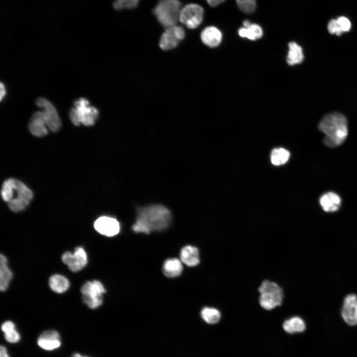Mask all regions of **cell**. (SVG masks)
<instances>
[{
	"label": "cell",
	"instance_id": "cell-7",
	"mask_svg": "<svg viewBox=\"0 0 357 357\" xmlns=\"http://www.w3.org/2000/svg\"><path fill=\"white\" fill-rule=\"evenodd\" d=\"M80 291L83 301L89 308L96 309L103 304V295L106 289L99 281H87L82 286Z\"/></svg>",
	"mask_w": 357,
	"mask_h": 357
},
{
	"label": "cell",
	"instance_id": "cell-17",
	"mask_svg": "<svg viewBox=\"0 0 357 357\" xmlns=\"http://www.w3.org/2000/svg\"><path fill=\"white\" fill-rule=\"evenodd\" d=\"M181 261L189 267H194L200 263L198 249L194 246L186 245L183 247L179 254Z\"/></svg>",
	"mask_w": 357,
	"mask_h": 357
},
{
	"label": "cell",
	"instance_id": "cell-6",
	"mask_svg": "<svg viewBox=\"0 0 357 357\" xmlns=\"http://www.w3.org/2000/svg\"><path fill=\"white\" fill-rule=\"evenodd\" d=\"M89 105V101L83 98L74 102V107L69 112L70 119L74 125L79 126L82 123L85 126H91L95 123L99 112L96 108Z\"/></svg>",
	"mask_w": 357,
	"mask_h": 357
},
{
	"label": "cell",
	"instance_id": "cell-21",
	"mask_svg": "<svg viewBox=\"0 0 357 357\" xmlns=\"http://www.w3.org/2000/svg\"><path fill=\"white\" fill-rule=\"evenodd\" d=\"M7 260L5 255H0V290L5 291L8 288L12 278V273L7 265Z\"/></svg>",
	"mask_w": 357,
	"mask_h": 357
},
{
	"label": "cell",
	"instance_id": "cell-16",
	"mask_svg": "<svg viewBox=\"0 0 357 357\" xmlns=\"http://www.w3.org/2000/svg\"><path fill=\"white\" fill-rule=\"evenodd\" d=\"M200 38L203 44L209 47L218 46L221 42L222 34L216 27L208 26L201 32Z\"/></svg>",
	"mask_w": 357,
	"mask_h": 357
},
{
	"label": "cell",
	"instance_id": "cell-14",
	"mask_svg": "<svg viewBox=\"0 0 357 357\" xmlns=\"http://www.w3.org/2000/svg\"><path fill=\"white\" fill-rule=\"evenodd\" d=\"M38 345L42 349L51 351L61 346L59 333L55 330H48L42 333L37 339Z\"/></svg>",
	"mask_w": 357,
	"mask_h": 357
},
{
	"label": "cell",
	"instance_id": "cell-19",
	"mask_svg": "<svg viewBox=\"0 0 357 357\" xmlns=\"http://www.w3.org/2000/svg\"><path fill=\"white\" fill-rule=\"evenodd\" d=\"M183 270L180 260L177 258L167 259L163 263V272L168 278H176L180 276Z\"/></svg>",
	"mask_w": 357,
	"mask_h": 357
},
{
	"label": "cell",
	"instance_id": "cell-33",
	"mask_svg": "<svg viewBox=\"0 0 357 357\" xmlns=\"http://www.w3.org/2000/svg\"><path fill=\"white\" fill-rule=\"evenodd\" d=\"M0 357H9L6 348L3 346H0Z\"/></svg>",
	"mask_w": 357,
	"mask_h": 357
},
{
	"label": "cell",
	"instance_id": "cell-24",
	"mask_svg": "<svg viewBox=\"0 0 357 357\" xmlns=\"http://www.w3.org/2000/svg\"><path fill=\"white\" fill-rule=\"evenodd\" d=\"M302 48L295 42L289 43V51L287 61L290 65L301 63L303 60Z\"/></svg>",
	"mask_w": 357,
	"mask_h": 357
},
{
	"label": "cell",
	"instance_id": "cell-15",
	"mask_svg": "<svg viewBox=\"0 0 357 357\" xmlns=\"http://www.w3.org/2000/svg\"><path fill=\"white\" fill-rule=\"evenodd\" d=\"M28 128L31 134L36 137H43L48 134V127L42 111H37L32 115L29 122Z\"/></svg>",
	"mask_w": 357,
	"mask_h": 357
},
{
	"label": "cell",
	"instance_id": "cell-8",
	"mask_svg": "<svg viewBox=\"0 0 357 357\" xmlns=\"http://www.w3.org/2000/svg\"><path fill=\"white\" fill-rule=\"evenodd\" d=\"M204 10L196 3H189L181 8L179 21L189 29H195L203 20Z\"/></svg>",
	"mask_w": 357,
	"mask_h": 357
},
{
	"label": "cell",
	"instance_id": "cell-25",
	"mask_svg": "<svg viewBox=\"0 0 357 357\" xmlns=\"http://www.w3.org/2000/svg\"><path fill=\"white\" fill-rule=\"evenodd\" d=\"M1 329L4 333L6 341L10 343H16L20 340V335L17 331L15 325L11 321L4 322L1 326Z\"/></svg>",
	"mask_w": 357,
	"mask_h": 357
},
{
	"label": "cell",
	"instance_id": "cell-4",
	"mask_svg": "<svg viewBox=\"0 0 357 357\" xmlns=\"http://www.w3.org/2000/svg\"><path fill=\"white\" fill-rule=\"evenodd\" d=\"M259 303L264 309L270 310L281 305L284 293L282 288L276 283L265 280L258 288Z\"/></svg>",
	"mask_w": 357,
	"mask_h": 357
},
{
	"label": "cell",
	"instance_id": "cell-22",
	"mask_svg": "<svg viewBox=\"0 0 357 357\" xmlns=\"http://www.w3.org/2000/svg\"><path fill=\"white\" fill-rule=\"evenodd\" d=\"M49 285L51 289L54 292L62 294L68 289L70 283L69 280L65 276L56 274L50 277Z\"/></svg>",
	"mask_w": 357,
	"mask_h": 357
},
{
	"label": "cell",
	"instance_id": "cell-26",
	"mask_svg": "<svg viewBox=\"0 0 357 357\" xmlns=\"http://www.w3.org/2000/svg\"><path fill=\"white\" fill-rule=\"evenodd\" d=\"M202 319L207 323L215 324L219 322L221 318L220 311L213 307L206 306L203 308L200 312Z\"/></svg>",
	"mask_w": 357,
	"mask_h": 357
},
{
	"label": "cell",
	"instance_id": "cell-1",
	"mask_svg": "<svg viewBox=\"0 0 357 357\" xmlns=\"http://www.w3.org/2000/svg\"><path fill=\"white\" fill-rule=\"evenodd\" d=\"M172 215L170 210L161 205H153L139 208L132 226L136 233L149 234L153 231H163L170 226Z\"/></svg>",
	"mask_w": 357,
	"mask_h": 357
},
{
	"label": "cell",
	"instance_id": "cell-35",
	"mask_svg": "<svg viewBox=\"0 0 357 357\" xmlns=\"http://www.w3.org/2000/svg\"><path fill=\"white\" fill-rule=\"evenodd\" d=\"M71 357H89L86 356L82 355L79 353L73 354Z\"/></svg>",
	"mask_w": 357,
	"mask_h": 357
},
{
	"label": "cell",
	"instance_id": "cell-32",
	"mask_svg": "<svg viewBox=\"0 0 357 357\" xmlns=\"http://www.w3.org/2000/svg\"><path fill=\"white\" fill-rule=\"evenodd\" d=\"M209 5L212 7L218 6L222 3L225 0H206Z\"/></svg>",
	"mask_w": 357,
	"mask_h": 357
},
{
	"label": "cell",
	"instance_id": "cell-30",
	"mask_svg": "<svg viewBox=\"0 0 357 357\" xmlns=\"http://www.w3.org/2000/svg\"><path fill=\"white\" fill-rule=\"evenodd\" d=\"M327 28L329 32L332 34L340 35L343 32L342 30L337 19H331L328 24Z\"/></svg>",
	"mask_w": 357,
	"mask_h": 357
},
{
	"label": "cell",
	"instance_id": "cell-34",
	"mask_svg": "<svg viewBox=\"0 0 357 357\" xmlns=\"http://www.w3.org/2000/svg\"><path fill=\"white\" fill-rule=\"evenodd\" d=\"M5 94V90L4 85L2 82L0 83V101L2 99L3 97Z\"/></svg>",
	"mask_w": 357,
	"mask_h": 357
},
{
	"label": "cell",
	"instance_id": "cell-11",
	"mask_svg": "<svg viewBox=\"0 0 357 357\" xmlns=\"http://www.w3.org/2000/svg\"><path fill=\"white\" fill-rule=\"evenodd\" d=\"M62 262L72 272H77L83 269L87 264V254L84 249L80 246L76 247L73 253L65 252L61 256Z\"/></svg>",
	"mask_w": 357,
	"mask_h": 357
},
{
	"label": "cell",
	"instance_id": "cell-31",
	"mask_svg": "<svg viewBox=\"0 0 357 357\" xmlns=\"http://www.w3.org/2000/svg\"><path fill=\"white\" fill-rule=\"evenodd\" d=\"M337 20L343 32L349 31L350 30L351 24L347 18L341 16L338 18Z\"/></svg>",
	"mask_w": 357,
	"mask_h": 357
},
{
	"label": "cell",
	"instance_id": "cell-9",
	"mask_svg": "<svg viewBox=\"0 0 357 357\" xmlns=\"http://www.w3.org/2000/svg\"><path fill=\"white\" fill-rule=\"evenodd\" d=\"M36 105L42 111V115L48 129L53 132L58 131L61 127V121L56 108L47 99L38 98L36 100Z\"/></svg>",
	"mask_w": 357,
	"mask_h": 357
},
{
	"label": "cell",
	"instance_id": "cell-13",
	"mask_svg": "<svg viewBox=\"0 0 357 357\" xmlns=\"http://www.w3.org/2000/svg\"><path fill=\"white\" fill-rule=\"evenodd\" d=\"M94 228L99 233L107 237L117 235L120 231V225L115 219L103 216L97 219L94 223Z\"/></svg>",
	"mask_w": 357,
	"mask_h": 357
},
{
	"label": "cell",
	"instance_id": "cell-23",
	"mask_svg": "<svg viewBox=\"0 0 357 357\" xmlns=\"http://www.w3.org/2000/svg\"><path fill=\"white\" fill-rule=\"evenodd\" d=\"M283 328L287 333L294 334L304 331L306 325L304 321L301 317L294 316L284 322Z\"/></svg>",
	"mask_w": 357,
	"mask_h": 357
},
{
	"label": "cell",
	"instance_id": "cell-27",
	"mask_svg": "<svg viewBox=\"0 0 357 357\" xmlns=\"http://www.w3.org/2000/svg\"><path fill=\"white\" fill-rule=\"evenodd\" d=\"M290 152L283 148L274 149L271 153V163L275 166L285 164L289 159Z\"/></svg>",
	"mask_w": 357,
	"mask_h": 357
},
{
	"label": "cell",
	"instance_id": "cell-2",
	"mask_svg": "<svg viewBox=\"0 0 357 357\" xmlns=\"http://www.w3.org/2000/svg\"><path fill=\"white\" fill-rule=\"evenodd\" d=\"M0 194L2 199L14 212L24 210L33 197L32 191L23 182L14 178H8L3 182Z\"/></svg>",
	"mask_w": 357,
	"mask_h": 357
},
{
	"label": "cell",
	"instance_id": "cell-12",
	"mask_svg": "<svg viewBox=\"0 0 357 357\" xmlns=\"http://www.w3.org/2000/svg\"><path fill=\"white\" fill-rule=\"evenodd\" d=\"M341 314L349 325H357V295L350 294L344 299Z\"/></svg>",
	"mask_w": 357,
	"mask_h": 357
},
{
	"label": "cell",
	"instance_id": "cell-28",
	"mask_svg": "<svg viewBox=\"0 0 357 357\" xmlns=\"http://www.w3.org/2000/svg\"><path fill=\"white\" fill-rule=\"evenodd\" d=\"M239 9L246 14L253 13L256 8V0H236Z\"/></svg>",
	"mask_w": 357,
	"mask_h": 357
},
{
	"label": "cell",
	"instance_id": "cell-10",
	"mask_svg": "<svg viewBox=\"0 0 357 357\" xmlns=\"http://www.w3.org/2000/svg\"><path fill=\"white\" fill-rule=\"evenodd\" d=\"M184 37L185 31L181 26L176 24L166 28L161 36L159 46L164 51L173 49L177 47Z\"/></svg>",
	"mask_w": 357,
	"mask_h": 357
},
{
	"label": "cell",
	"instance_id": "cell-3",
	"mask_svg": "<svg viewBox=\"0 0 357 357\" xmlns=\"http://www.w3.org/2000/svg\"><path fill=\"white\" fill-rule=\"evenodd\" d=\"M318 128L326 135L323 143L331 148L341 145L348 134L347 119L344 115L338 113L325 115L319 122Z\"/></svg>",
	"mask_w": 357,
	"mask_h": 357
},
{
	"label": "cell",
	"instance_id": "cell-29",
	"mask_svg": "<svg viewBox=\"0 0 357 357\" xmlns=\"http://www.w3.org/2000/svg\"><path fill=\"white\" fill-rule=\"evenodd\" d=\"M139 1V0H115L113 5L117 10L132 9L137 6Z\"/></svg>",
	"mask_w": 357,
	"mask_h": 357
},
{
	"label": "cell",
	"instance_id": "cell-20",
	"mask_svg": "<svg viewBox=\"0 0 357 357\" xmlns=\"http://www.w3.org/2000/svg\"><path fill=\"white\" fill-rule=\"evenodd\" d=\"M341 198L336 193L328 192L320 199V204L323 209L327 212H333L338 210L341 205Z\"/></svg>",
	"mask_w": 357,
	"mask_h": 357
},
{
	"label": "cell",
	"instance_id": "cell-5",
	"mask_svg": "<svg viewBox=\"0 0 357 357\" xmlns=\"http://www.w3.org/2000/svg\"><path fill=\"white\" fill-rule=\"evenodd\" d=\"M181 8L179 0H160L154 8L153 13L159 22L167 28L177 24Z\"/></svg>",
	"mask_w": 357,
	"mask_h": 357
},
{
	"label": "cell",
	"instance_id": "cell-18",
	"mask_svg": "<svg viewBox=\"0 0 357 357\" xmlns=\"http://www.w3.org/2000/svg\"><path fill=\"white\" fill-rule=\"evenodd\" d=\"M243 27L238 30L239 35L242 38H247L251 40L260 39L263 35L261 26L255 23H252L248 20L243 22Z\"/></svg>",
	"mask_w": 357,
	"mask_h": 357
}]
</instances>
